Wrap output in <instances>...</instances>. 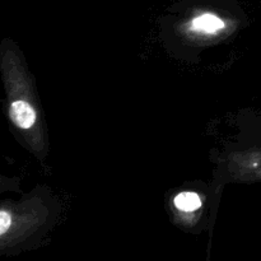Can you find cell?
<instances>
[{"instance_id":"1","label":"cell","mask_w":261,"mask_h":261,"mask_svg":"<svg viewBox=\"0 0 261 261\" xmlns=\"http://www.w3.org/2000/svg\"><path fill=\"white\" fill-rule=\"evenodd\" d=\"M10 120L20 129H31L36 122V111L28 102L18 99L10 105Z\"/></svg>"},{"instance_id":"2","label":"cell","mask_w":261,"mask_h":261,"mask_svg":"<svg viewBox=\"0 0 261 261\" xmlns=\"http://www.w3.org/2000/svg\"><path fill=\"white\" fill-rule=\"evenodd\" d=\"M193 30L198 31V32H205V33H214L218 31L223 30L224 22L217 15L211 14V13H205L199 17L194 18L193 23Z\"/></svg>"},{"instance_id":"3","label":"cell","mask_w":261,"mask_h":261,"mask_svg":"<svg viewBox=\"0 0 261 261\" xmlns=\"http://www.w3.org/2000/svg\"><path fill=\"white\" fill-rule=\"evenodd\" d=\"M173 201H175L176 208L182 212H188V213L196 211L201 206V200L199 195L195 193H191V191L180 193Z\"/></svg>"},{"instance_id":"4","label":"cell","mask_w":261,"mask_h":261,"mask_svg":"<svg viewBox=\"0 0 261 261\" xmlns=\"http://www.w3.org/2000/svg\"><path fill=\"white\" fill-rule=\"evenodd\" d=\"M10 224H12V216L7 211L0 212V234L2 236L7 233L8 229L10 228Z\"/></svg>"}]
</instances>
